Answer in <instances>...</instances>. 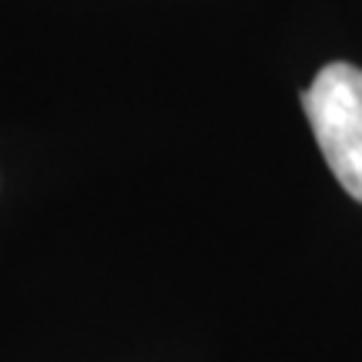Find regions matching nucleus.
I'll list each match as a JSON object with an SVG mask.
<instances>
[{
    "label": "nucleus",
    "mask_w": 362,
    "mask_h": 362,
    "mask_svg": "<svg viewBox=\"0 0 362 362\" xmlns=\"http://www.w3.org/2000/svg\"><path fill=\"white\" fill-rule=\"evenodd\" d=\"M302 107L332 175L362 202V71L346 61L325 64L302 90Z\"/></svg>",
    "instance_id": "1"
}]
</instances>
